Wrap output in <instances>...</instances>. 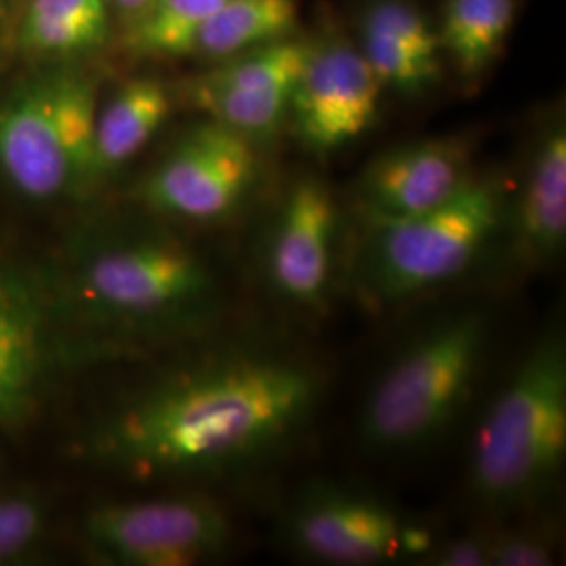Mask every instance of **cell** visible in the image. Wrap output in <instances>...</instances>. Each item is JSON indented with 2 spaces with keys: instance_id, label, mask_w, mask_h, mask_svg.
I'll return each mask as SVG.
<instances>
[{
  "instance_id": "20",
  "label": "cell",
  "mask_w": 566,
  "mask_h": 566,
  "mask_svg": "<svg viewBox=\"0 0 566 566\" xmlns=\"http://www.w3.org/2000/svg\"><path fill=\"white\" fill-rule=\"evenodd\" d=\"M364 30L378 32L386 39L401 44L411 55L432 67L439 63V34L430 21L409 2L403 0H380L371 4L364 15Z\"/></svg>"
},
{
  "instance_id": "12",
  "label": "cell",
  "mask_w": 566,
  "mask_h": 566,
  "mask_svg": "<svg viewBox=\"0 0 566 566\" xmlns=\"http://www.w3.org/2000/svg\"><path fill=\"white\" fill-rule=\"evenodd\" d=\"M338 223V206L324 181L303 179L287 191L263 245L264 280L283 303L313 311L325 306Z\"/></svg>"
},
{
  "instance_id": "14",
  "label": "cell",
  "mask_w": 566,
  "mask_h": 566,
  "mask_svg": "<svg viewBox=\"0 0 566 566\" xmlns=\"http://www.w3.org/2000/svg\"><path fill=\"white\" fill-rule=\"evenodd\" d=\"M51 357V303L41 285L0 264V426L23 424L39 399Z\"/></svg>"
},
{
  "instance_id": "8",
  "label": "cell",
  "mask_w": 566,
  "mask_h": 566,
  "mask_svg": "<svg viewBox=\"0 0 566 566\" xmlns=\"http://www.w3.org/2000/svg\"><path fill=\"white\" fill-rule=\"evenodd\" d=\"M261 172L256 143L219 122L187 130L142 185L154 212L189 223H221L252 193Z\"/></svg>"
},
{
  "instance_id": "21",
  "label": "cell",
  "mask_w": 566,
  "mask_h": 566,
  "mask_svg": "<svg viewBox=\"0 0 566 566\" xmlns=\"http://www.w3.org/2000/svg\"><path fill=\"white\" fill-rule=\"evenodd\" d=\"M361 53L382 88H392L403 95H422L441 74V67L418 60L401 44L378 32L364 30Z\"/></svg>"
},
{
  "instance_id": "15",
  "label": "cell",
  "mask_w": 566,
  "mask_h": 566,
  "mask_svg": "<svg viewBox=\"0 0 566 566\" xmlns=\"http://www.w3.org/2000/svg\"><path fill=\"white\" fill-rule=\"evenodd\" d=\"M512 254L523 266L554 263L566 243V130L563 120L547 126L533 149L525 182L510 214Z\"/></svg>"
},
{
  "instance_id": "3",
  "label": "cell",
  "mask_w": 566,
  "mask_h": 566,
  "mask_svg": "<svg viewBox=\"0 0 566 566\" xmlns=\"http://www.w3.org/2000/svg\"><path fill=\"white\" fill-rule=\"evenodd\" d=\"M566 458V343L549 329L526 350L474 434L468 481L489 512L542 497Z\"/></svg>"
},
{
  "instance_id": "17",
  "label": "cell",
  "mask_w": 566,
  "mask_h": 566,
  "mask_svg": "<svg viewBox=\"0 0 566 566\" xmlns=\"http://www.w3.org/2000/svg\"><path fill=\"white\" fill-rule=\"evenodd\" d=\"M516 18V0H447L437 30L441 51L474 78L491 67L506 44Z\"/></svg>"
},
{
  "instance_id": "22",
  "label": "cell",
  "mask_w": 566,
  "mask_h": 566,
  "mask_svg": "<svg viewBox=\"0 0 566 566\" xmlns=\"http://www.w3.org/2000/svg\"><path fill=\"white\" fill-rule=\"evenodd\" d=\"M44 526L39 500L30 495L0 497V563L11 560L36 544Z\"/></svg>"
},
{
  "instance_id": "16",
  "label": "cell",
  "mask_w": 566,
  "mask_h": 566,
  "mask_svg": "<svg viewBox=\"0 0 566 566\" xmlns=\"http://www.w3.org/2000/svg\"><path fill=\"white\" fill-rule=\"evenodd\" d=\"M170 107L172 99L163 82L156 78L126 82L97 112L93 177L107 175L135 158L163 128Z\"/></svg>"
},
{
  "instance_id": "13",
  "label": "cell",
  "mask_w": 566,
  "mask_h": 566,
  "mask_svg": "<svg viewBox=\"0 0 566 566\" xmlns=\"http://www.w3.org/2000/svg\"><path fill=\"white\" fill-rule=\"evenodd\" d=\"M472 177L464 139H428L378 156L365 168L357 193L367 219H399L449 202Z\"/></svg>"
},
{
  "instance_id": "7",
  "label": "cell",
  "mask_w": 566,
  "mask_h": 566,
  "mask_svg": "<svg viewBox=\"0 0 566 566\" xmlns=\"http://www.w3.org/2000/svg\"><path fill=\"white\" fill-rule=\"evenodd\" d=\"M84 539L114 565L189 566L227 552L233 525L208 497H154L93 507Z\"/></svg>"
},
{
  "instance_id": "11",
  "label": "cell",
  "mask_w": 566,
  "mask_h": 566,
  "mask_svg": "<svg viewBox=\"0 0 566 566\" xmlns=\"http://www.w3.org/2000/svg\"><path fill=\"white\" fill-rule=\"evenodd\" d=\"M308 51L311 42L285 39L233 55L191 82L189 99L210 120L259 145L287 120L292 91Z\"/></svg>"
},
{
  "instance_id": "25",
  "label": "cell",
  "mask_w": 566,
  "mask_h": 566,
  "mask_svg": "<svg viewBox=\"0 0 566 566\" xmlns=\"http://www.w3.org/2000/svg\"><path fill=\"white\" fill-rule=\"evenodd\" d=\"M424 558L428 565L437 566H491L489 533H472L451 542L432 544Z\"/></svg>"
},
{
  "instance_id": "6",
  "label": "cell",
  "mask_w": 566,
  "mask_h": 566,
  "mask_svg": "<svg viewBox=\"0 0 566 566\" xmlns=\"http://www.w3.org/2000/svg\"><path fill=\"white\" fill-rule=\"evenodd\" d=\"M97 86L76 74L32 82L0 105V172L32 200H53L93 177Z\"/></svg>"
},
{
  "instance_id": "1",
  "label": "cell",
  "mask_w": 566,
  "mask_h": 566,
  "mask_svg": "<svg viewBox=\"0 0 566 566\" xmlns=\"http://www.w3.org/2000/svg\"><path fill=\"white\" fill-rule=\"evenodd\" d=\"M324 374L271 350H231L170 371L112 409L91 453L133 479L210 476L282 451L313 418Z\"/></svg>"
},
{
  "instance_id": "5",
  "label": "cell",
  "mask_w": 566,
  "mask_h": 566,
  "mask_svg": "<svg viewBox=\"0 0 566 566\" xmlns=\"http://www.w3.org/2000/svg\"><path fill=\"white\" fill-rule=\"evenodd\" d=\"M504 189L472 177L449 202L399 219H367L353 277L376 306L405 303L462 277L506 224Z\"/></svg>"
},
{
  "instance_id": "23",
  "label": "cell",
  "mask_w": 566,
  "mask_h": 566,
  "mask_svg": "<svg viewBox=\"0 0 566 566\" xmlns=\"http://www.w3.org/2000/svg\"><path fill=\"white\" fill-rule=\"evenodd\" d=\"M491 566H549L556 563L552 542L531 531L489 533Z\"/></svg>"
},
{
  "instance_id": "2",
  "label": "cell",
  "mask_w": 566,
  "mask_h": 566,
  "mask_svg": "<svg viewBox=\"0 0 566 566\" xmlns=\"http://www.w3.org/2000/svg\"><path fill=\"white\" fill-rule=\"evenodd\" d=\"M84 324L120 336L202 332L223 311V287L202 254L163 229L88 235L67 277Z\"/></svg>"
},
{
  "instance_id": "4",
  "label": "cell",
  "mask_w": 566,
  "mask_h": 566,
  "mask_svg": "<svg viewBox=\"0 0 566 566\" xmlns=\"http://www.w3.org/2000/svg\"><path fill=\"white\" fill-rule=\"evenodd\" d=\"M486 343L489 319L476 308L451 313L420 332L369 390L359 418L361 446L405 455L437 443L474 392Z\"/></svg>"
},
{
  "instance_id": "10",
  "label": "cell",
  "mask_w": 566,
  "mask_h": 566,
  "mask_svg": "<svg viewBox=\"0 0 566 566\" xmlns=\"http://www.w3.org/2000/svg\"><path fill=\"white\" fill-rule=\"evenodd\" d=\"M380 95L382 84L350 42H311L287 118L304 149L329 156L369 130L378 118Z\"/></svg>"
},
{
  "instance_id": "18",
  "label": "cell",
  "mask_w": 566,
  "mask_h": 566,
  "mask_svg": "<svg viewBox=\"0 0 566 566\" xmlns=\"http://www.w3.org/2000/svg\"><path fill=\"white\" fill-rule=\"evenodd\" d=\"M296 28V0H224L206 21L196 51L208 57H233L285 41Z\"/></svg>"
},
{
  "instance_id": "26",
  "label": "cell",
  "mask_w": 566,
  "mask_h": 566,
  "mask_svg": "<svg viewBox=\"0 0 566 566\" xmlns=\"http://www.w3.org/2000/svg\"><path fill=\"white\" fill-rule=\"evenodd\" d=\"M118 11L122 18L126 21V25L135 20L143 9L149 4V0H109Z\"/></svg>"
},
{
  "instance_id": "9",
  "label": "cell",
  "mask_w": 566,
  "mask_h": 566,
  "mask_svg": "<svg viewBox=\"0 0 566 566\" xmlns=\"http://www.w3.org/2000/svg\"><path fill=\"white\" fill-rule=\"evenodd\" d=\"M285 533L304 558L322 565L361 566L422 556L432 547L424 526L413 525L374 495L340 486H315L287 512Z\"/></svg>"
},
{
  "instance_id": "19",
  "label": "cell",
  "mask_w": 566,
  "mask_h": 566,
  "mask_svg": "<svg viewBox=\"0 0 566 566\" xmlns=\"http://www.w3.org/2000/svg\"><path fill=\"white\" fill-rule=\"evenodd\" d=\"M224 0H149L126 25L128 49L143 57H182L196 53L206 21Z\"/></svg>"
},
{
  "instance_id": "24",
  "label": "cell",
  "mask_w": 566,
  "mask_h": 566,
  "mask_svg": "<svg viewBox=\"0 0 566 566\" xmlns=\"http://www.w3.org/2000/svg\"><path fill=\"white\" fill-rule=\"evenodd\" d=\"M28 15L82 25L103 39L107 34V0H34Z\"/></svg>"
}]
</instances>
